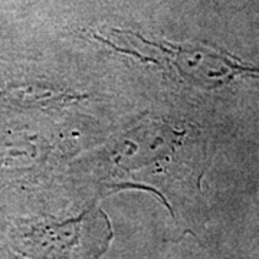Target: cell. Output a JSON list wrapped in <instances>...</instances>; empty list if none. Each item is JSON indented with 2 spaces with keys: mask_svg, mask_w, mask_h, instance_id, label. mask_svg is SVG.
<instances>
[{
  "mask_svg": "<svg viewBox=\"0 0 259 259\" xmlns=\"http://www.w3.org/2000/svg\"><path fill=\"white\" fill-rule=\"evenodd\" d=\"M97 219L87 214L79 221L48 225L32 235L35 255L40 259H95L107 245V236L95 238Z\"/></svg>",
  "mask_w": 259,
  "mask_h": 259,
  "instance_id": "obj_1",
  "label": "cell"
}]
</instances>
